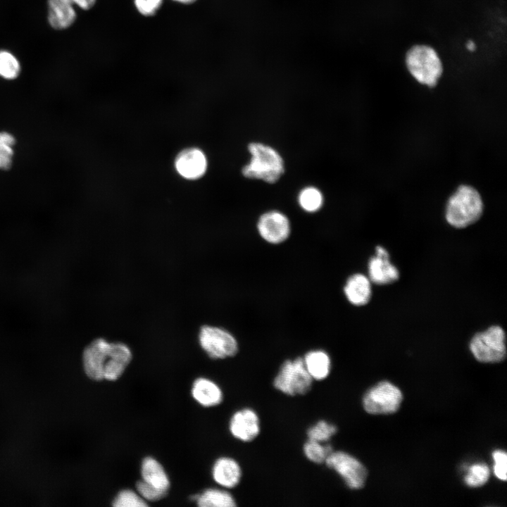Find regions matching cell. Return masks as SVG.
<instances>
[{"mask_svg": "<svg viewBox=\"0 0 507 507\" xmlns=\"http://www.w3.org/2000/svg\"><path fill=\"white\" fill-rule=\"evenodd\" d=\"M406 68L422 85L434 87L443 75L444 66L437 51L427 44H415L406 52Z\"/></svg>", "mask_w": 507, "mask_h": 507, "instance_id": "277c9868", "label": "cell"}, {"mask_svg": "<svg viewBox=\"0 0 507 507\" xmlns=\"http://www.w3.org/2000/svg\"><path fill=\"white\" fill-rule=\"evenodd\" d=\"M324 464L339 475L349 489H360L364 487L367 470L361 461L347 452L333 450Z\"/></svg>", "mask_w": 507, "mask_h": 507, "instance_id": "ba28073f", "label": "cell"}, {"mask_svg": "<svg viewBox=\"0 0 507 507\" xmlns=\"http://www.w3.org/2000/svg\"><path fill=\"white\" fill-rule=\"evenodd\" d=\"M142 480L151 487L168 493L170 488L169 477L162 465L153 457L143 459L141 466Z\"/></svg>", "mask_w": 507, "mask_h": 507, "instance_id": "d6986e66", "label": "cell"}, {"mask_svg": "<svg viewBox=\"0 0 507 507\" xmlns=\"http://www.w3.org/2000/svg\"><path fill=\"white\" fill-rule=\"evenodd\" d=\"M163 0H134L137 11L142 15H154L161 7Z\"/></svg>", "mask_w": 507, "mask_h": 507, "instance_id": "f1b7e54d", "label": "cell"}, {"mask_svg": "<svg viewBox=\"0 0 507 507\" xmlns=\"http://www.w3.org/2000/svg\"><path fill=\"white\" fill-rule=\"evenodd\" d=\"M132 356L131 350L126 344L99 338L84 349L83 368L92 380L115 381L124 373Z\"/></svg>", "mask_w": 507, "mask_h": 507, "instance_id": "6da1fadb", "label": "cell"}, {"mask_svg": "<svg viewBox=\"0 0 507 507\" xmlns=\"http://www.w3.org/2000/svg\"><path fill=\"white\" fill-rule=\"evenodd\" d=\"M202 349L213 359L235 356L239 349L236 337L228 330L216 326L204 325L199 334Z\"/></svg>", "mask_w": 507, "mask_h": 507, "instance_id": "52a82bcc", "label": "cell"}, {"mask_svg": "<svg viewBox=\"0 0 507 507\" xmlns=\"http://www.w3.org/2000/svg\"><path fill=\"white\" fill-rule=\"evenodd\" d=\"M256 228L261 238L273 245L284 242L291 234V224L288 217L278 211L263 213L258 220Z\"/></svg>", "mask_w": 507, "mask_h": 507, "instance_id": "30bf717a", "label": "cell"}, {"mask_svg": "<svg viewBox=\"0 0 507 507\" xmlns=\"http://www.w3.org/2000/svg\"><path fill=\"white\" fill-rule=\"evenodd\" d=\"M298 202L304 211L315 213L323 206V196L318 188L306 187L299 192Z\"/></svg>", "mask_w": 507, "mask_h": 507, "instance_id": "7402d4cb", "label": "cell"}, {"mask_svg": "<svg viewBox=\"0 0 507 507\" xmlns=\"http://www.w3.org/2000/svg\"><path fill=\"white\" fill-rule=\"evenodd\" d=\"M489 477V470L485 464H475L469 468L465 482L470 487H477L485 484Z\"/></svg>", "mask_w": 507, "mask_h": 507, "instance_id": "4316f807", "label": "cell"}, {"mask_svg": "<svg viewBox=\"0 0 507 507\" xmlns=\"http://www.w3.org/2000/svg\"><path fill=\"white\" fill-rule=\"evenodd\" d=\"M494 461V471L496 476L501 480H506L507 456L503 451H495L493 453Z\"/></svg>", "mask_w": 507, "mask_h": 507, "instance_id": "f546056e", "label": "cell"}, {"mask_svg": "<svg viewBox=\"0 0 507 507\" xmlns=\"http://www.w3.org/2000/svg\"><path fill=\"white\" fill-rule=\"evenodd\" d=\"M313 384V380L307 372L302 357L285 360L273 380L277 391L289 396L307 394Z\"/></svg>", "mask_w": 507, "mask_h": 507, "instance_id": "5b68a950", "label": "cell"}, {"mask_svg": "<svg viewBox=\"0 0 507 507\" xmlns=\"http://www.w3.org/2000/svg\"><path fill=\"white\" fill-rule=\"evenodd\" d=\"M368 277L372 283L385 285L394 282L399 278V272L389 260V254L384 247L375 248V256L368 261Z\"/></svg>", "mask_w": 507, "mask_h": 507, "instance_id": "7c38bea8", "label": "cell"}, {"mask_svg": "<svg viewBox=\"0 0 507 507\" xmlns=\"http://www.w3.org/2000/svg\"><path fill=\"white\" fill-rule=\"evenodd\" d=\"M343 289L347 301L356 306L366 305L372 296L371 281L368 277L362 273L350 275Z\"/></svg>", "mask_w": 507, "mask_h": 507, "instance_id": "9a60e30c", "label": "cell"}, {"mask_svg": "<svg viewBox=\"0 0 507 507\" xmlns=\"http://www.w3.org/2000/svg\"><path fill=\"white\" fill-rule=\"evenodd\" d=\"M248 149L251 159L242 168L243 176L268 184L276 183L284 173V163L277 151L261 142L250 143Z\"/></svg>", "mask_w": 507, "mask_h": 507, "instance_id": "3957f363", "label": "cell"}, {"mask_svg": "<svg viewBox=\"0 0 507 507\" xmlns=\"http://www.w3.org/2000/svg\"><path fill=\"white\" fill-rule=\"evenodd\" d=\"M333 450L332 446L328 442L323 443L308 439L302 448L303 455L306 459L318 465L325 463L327 458Z\"/></svg>", "mask_w": 507, "mask_h": 507, "instance_id": "44dd1931", "label": "cell"}, {"mask_svg": "<svg viewBox=\"0 0 507 507\" xmlns=\"http://www.w3.org/2000/svg\"><path fill=\"white\" fill-rule=\"evenodd\" d=\"M213 480L225 489H233L241 482L243 471L239 462L230 456L217 458L211 469Z\"/></svg>", "mask_w": 507, "mask_h": 507, "instance_id": "5bb4252c", "label": "cell"}, {"mask_svg": "<svg viewBox=\"0 0 507 507\" xmlns=\"http://www.w3.org/2000/svg\"><path fill=\"white\" fill-rule=\"evenodd\" d=\"M14 137L7 132H0V170L8 169L13 162Z\"/></svg>", "mask_w": 507, "mask_h": 507, "instance_id": "d4e9b609", "label": "cell"}, {"mask_svg": "<svg viewBox=\"0 0 507 507\" xmlns=\"http://www.w3.org/2000/svg\"><path fill=\"white\" fill-rule=\"evenodd\" d=\"M465 46L469 52H474L477 49L476 43L471 39H469L466 42Z\"/></svg>", "mask_w": 507, "mask_h": 507, "instance_id": "1f68e13d", "label": "cell"}, {"mask_svg": "<svg viewBox=\"0 0 507 507\" xmlns=\"http://www.w3.org/2000/svg\"><path fill=\"white\" fill-rule=\"evenodd\" d=\"M484 210L479 192L470 185H461L449 197L445 211L447 223L458 229L476 223Z\"/></svg>", "mask_w": 507, "mask_h": 507, "instance_id": "7a4b0ae2", "label": "cell"}, {"mask_svg": "<svg viewBox=\"0 0 507 507\" xmlns=\"http://www.w3.org/2000/svg\"><path fill=\"white\" fill-rule=\"evenodd\" d=\"M228 429L234 439L244 443L253 442L261 433L260 417L251 408H240L230 417Z\"/></svg>", "mask_w": 507, "mask_h": 507, "instance_id": "8fae6325", "label": "cell"}, {"mask_svg": "<svg viewBox=\"0 0 507 507\" xmlns=\"http://www.w3.org/2000/svg\"><path fill=\"white\" fill-rule=\"evenodd\" d=\"M470 349L474 357L482 363H499L506 356V334L499 325H493L475 334Z\"/></svg>", "mask_w": 507, "mask_h": 507, "instance_id": "8992f818", "label": "cell"}, {"mask_svg": "<svg viewBox=\"0 0 507 507\" xmlns=\"http://www.w3.org/2000/svg\"><path fill=\"white\" fill-rule=\"evenodd\" d=\"M115 507H144L148 504L137 493L132 489H123L118 492L112 502Z\"/></svg>", "mask_w": 507, "mask_h": 507, "instance_id": "484cf974", "label": "cell"}, {"mask_svg": "<svg viewBox=\"0 0 507 507\" xmlns=\"http://www.w3.org/2000/svg\"><path fill=\"white\" fill-rule=\"evenodd\" d=\"M196 503L201 507H234L236 500L225 489L209 488L197 494Z\"/></svg>", "mask_w": 507, "mask_h": 507, "instance_id": "ffe728a7", "label": "cell"}, {"mask_svg": "<svg viewBox=\"0 0 507 507\" xmlns=\"http://www.w3.org/2000/svg\"><path fill=\"white\" fill-rule=\"evenodd\" d=\"M20 73V65L18 60L11 52L0 51V77L6 80L18 77Z\"/></svg>", "mask_w": 507, "mask_h": 507, "instance_id": "cb8c5ba5", "label": "cell"}, {"mask_svg": "<svg viewBox=\"0 0 507 507\" xmlns=\"http://www.w3.org/2000/svg\"><path fill=\"white\" fill-rule=\"evenodd\" d=\"M176 170L185 179L195 180L203 176L207 169V159L202 151L188 148L178 154L175 161Z\"/></svg>", "mask_w": 507, "mask_h": 507, "instance_id": "4fadbf2b", "label": "cell"}, {"mask_svg": "<svg viewBox=\"0 0 507 507\" xmlns=\"http://www.w3.org/2000/svg\"><path fill=\"white\" fill-rule=\"evenodd\" d=\"M192 395L196 401L204 407L216 406L223 400V393L220 386L206 377H199L194 380Z\"/></svg>", "mask_w": 507, "mask_h": 507, "instance_id": "2e32d148", "label": "cell"}, {"mask_svg": "<svg viewBox=\"0 0 507 507\" xmlns=\"http://www.w3.org/2000/svg\"><path fill=\"white\" fill-rule=\"evenodd\" d=\"M73 2L83 10H89L94 6L96 0H73Z\"/></svg>", "mask_w": 507, "mask_h": 507, "instance_id": "4dcf8cb0", "label": "cell"}, {"mask_svg": "<svg viewBox=\"0 0 507 507\" xmlns=\"http://www.w3.org/2000/svg\"><path fill=\"white\" fill-rule=\"evenodd\" d=\"M305 368L315 381L327 379L331 373L332 364L329 353L323 349H313L302 357Z\"/></svg>", "mask_w": 507, "mask_h": 507, "instance_id": "ac0fdd59", "label": "cell"}, {"mask_svg": "<svg viewBox=\"0 0 507 507\" xmlns=\"http://www.w3.org/2000/svg\"><path fill=\"white\" fill-rule=\"evenodd\" d=\"M137 493L146 501H156L163 499L166 496L167 493L159 491L150 485L147 484L142 480L138 481L136 484Z\"/></svg>", "mask_w": 507, "mask_h": 507, "instance_id": "83f0119b", "label": "cell"}, {"mask_svg": "<svg viewBox=\"0 0 507 507\" xmlns=\"http://www.w3.org/2000/svg\"><path fill=\"white\" fill-rule=\"evenodd\" d=\"M401 401L402 394L398 387L389 382H381L365 394L363 406L370 414H390L399 409Z\"/></svg>", "mask_w": 507, "mask_h": 507, "instance_id": "9c48e42d", "label": "cell"}, {"mask_svg": "<svg viewBox=\"0 0 507 507\" xmlns=\"http://www.w3.org/2000/svg\"><path fill=\"white\" fill-rule=\"evenodd\" d=\"M337 427L325 420H320L311 425L306 430L308 439L327 443L337 432Z\"/></svg>", "mask_w": 507, "mask_h": 507, "instance_id": "603a6c76", "label": "cell"}, {"mask_svg": "<svg viewBox=\"0 0 507 507\" xmlns=\"http://www.w3.org/2000/svg\"><path fill=\"white\" fill-rule=\"evenodd\" d=\"M73 0H48V21L56 30L71 26L77 17Z\"/></svg>", "mask_w": 507, "mask_h": 507, "instance_id": "e0dca14e", "label": "cell"}, {"mask_svg": "<svg viewBox=\"0 0 507 507\" xmlns=\"http://www.w3.org/2000/svg\"><path fill=\"white\" fill-rule=\"evenodd\" d=\"M172 1H174L180 3V4H190L195 2L196 0H172Z\"/></svg>", "mask_w": 507, "mask_h": 507, "instance_id": "d6a6232c", "label": "cell"}]
</instances>
